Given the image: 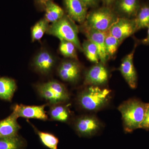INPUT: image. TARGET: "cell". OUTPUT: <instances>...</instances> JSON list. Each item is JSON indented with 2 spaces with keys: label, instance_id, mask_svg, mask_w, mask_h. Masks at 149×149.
I'll return each mask as SVG.
<instances>
[{
  "label": "cell",
  "instance_id": "obj_5",
  "mask_svg": "<svg viewBox=\"0 0 149 149\" xmlns=\"http://www.w3.org/2000/svg\"><path fill=\"white\" fill-rule=\"evenodd\" d=\"M36 88L39 95L52 105L62 104L69 100L70 94L65 86L57 80L39 84Z\"/></svg>",
  "mask_w": 149,
  "mask_h": 149
},
{
  "label": "cell",
  "instance_id": "obj_21",
  "mask_svg": "<svg viewBox=\"0 0 149 149\" xmlns=\"http://www.w3.org/2000/svg\"><path fill=\"white\" fill-rule=\"evenodd\" d=\"M134 19L137 31L148 28L149 26V5H141Z\"/></svg>",
  "mask_w": 149,
  "mask_h": 149
},
{
  "label": "cell",
  "instance_id": "obj_14",
  "mask_svg": "<svg viewBox=\"0 0 149 149\" xmlns=\"http://www.w3.org/2000/svg\"><path fill=\"white\" fill-rule=\"evenodd\" d=\"M136 47L133 51L123 59L119 70L130 88L134 89L137 86V72L133 63V58Z\"/></svg>",
  "mask_w": 149,
  "mask_h": 149
},
{
  "label": "cell",
  "instance_id": "obj_15",
  "mask_svg": "<svg viewBox=\"0 0 149 149\" xmlns=\"http://www.w3.org/2000/svg\"><path fill=\"white\" fill-rule=\"evenodd\" d=\"M113 4L117 15L130 19L135 18L141 6L140 0H116Z\"/></svg>",
  "mask_w": 149,
  "mask_h": 149
},
{
  "label": "cell",
  "instance_id": "obj_13",
  "mask_svg": "<svg viewBox=\"0 0 149 149\" xmlns=\"http://www.w3.org/2000/svg\"><path fill=\"white\" fill-rule=\"evenodd\" d=\"M33 63L36 71L47 75L54 69L56 63V58L49 51L42 50L34 58Z\"/></svg>",
  "mask_w": 149,
  "mask_h": 149
},
{
  "label": "cell",
  "instance_id": "obj_11",
  "mask_svg": "<svg viewBox=\"0 0 149 149\" xmlns=\"http://www.w3.org/2000/svg\"><path fill=\"white\" fill-rule=\"evenodd\" d=\"M67 15L74 22L83 24L88 15V8L81 0H63Z\"/></svg>",
  "mask_w": 149,
  "mask_h": 149
},
{
  "label": "cell",
  "instance_id": "obj_25",
  "mask_svg": "<svg viewBox=\"0 0 149 149\" xmlns=\"http://www.w3.org/2000/svg\"><path fill=\"white\" fill-rule=\"evenodd\" d=\"M77 48L73 43L66 40H60L59 50L65 57L77 60Z\"/></svg>",
  "mask_w": 149,
  "mask_h": 149
},
{
  "label": "cell",
  "instance_id": "obj_26",
  "mask_svg": "<svg viewBox=\"0 0 149 149\" xmlns=\"http://www.w3.org/2000/svg\"><path fill=\"white\" fill-rule=\"evenodd\" d=\"M120 43L119 40L110 34L108 31H107L105 39V45L108 58L112 57L114 55Z\"/></svg>",
  "mask_w": 149,
  "mask_h": 149
},
{
  "label": "cell",
  "instance_id": "obj_18",
  "mask_svg": "<svg viewBox=\"0 0 149 149\" xmlns=\"http://www.w3.org/2000/svg\"><path fill=\"white\" fill-rule=\"evenodd\" d=\"M44 10L45 11L44 18L49 23H52L58 21L65 14L64 10L53 1L46 4Z\"/></svg>",
  "mask_w": 149,
  "mask_h": 149
},
{
  "label": "cell",
  "instance_id": "obj_7",
  "mask_svg": "<svg viewBox=\"0 0 149 149\" xmlns=\"http://www.w3.org/2000/svg\"><path fill=\"white\" fill-rule=\"evenodd\" d=\"M81 72V66L76 60L63 61L58 68L59 77L62 80L68 83L77 82L80 78Z\"/></svg>",
  "mask_w": 149,
  "mask_h": 149
},
{
  "label": "cell",
  "instance_id": "obj_4",
  "mask_svg": "<svg viewBox=\"0 0 149 149\" xmlns=\"http://www.w3.org/2000/svg\"><path fill=\"white\" fill-rule=\"evenodd\" d=\"M118 17L113 10L106 6L94 8L88 13L83 24L98 31L107 32Z\"/></svg>",
  "mask_w": 149,
  "mask_h": 149
},
{
  "label": "cell",
  "instance_id": "obj_20",
  "mask_svg": "<svg viewBox=\"0 0 149 149\" xmlns=\"http://www.w3.org/2000/svg\"><path fill=\"white\" fill-rule=\"evenodd\" d=\"M26 141L18 135L11 138H0V149H24Z\"/></svg>",
  "mask_w": 149,
  "mask_h": 149
},
{
  "label": "cell",
  "instance_id": "obj_29",
  "mask_svg": "<svg viewBox=\"0 0 149 149\" xmlns=\"http://www.w3.org/2000/svg\"><path fill=\"white\" fill-rule=\"evenodd\" d=\"M53 0H35V3L36 6L40 9H45L46 4Z\"/></svg>",
  "mask_w": 149,
  "mask_h": 149
},
{
  "label": "cell",
  "instance_id": "obj_2",
  "mask_svg": "<svg viewBox=\"0 0 149 149\" xmlns=\"http://www.w3.org/2000/svg\"><path fill=\"white\" fill-rule=\"evenodd\" d=\"M110 91L108 89L91 86L79 93L77 101L83 109L96 111L106 106L110 99Z\"/></svg>",
  "mask_w": 149,
  "mask_h": 149
},
{
  "label": "cell",
  "instance_id": "obj_1",
  "mask_svg": "<svg viewBox=\"0 0 149 149\" xmlns=\"http://www.w3.org/2000/svg\"><path fill=\"white\" fill-rule=\"evenodd\" d=\"M148 105L137 99H131L119 106L118 109L122 115L123 126L126 132H131L141 128Z\"/></svg>",
  "mask_w": 149,
  "mask_h": 149
},
{
  "label": "cell",
  "instance_id": "obj_3",
  "mask_svg": "<svg viewBox=\"0 0 149 149\" xmlns=\"http://www.w3.org/2000/svg\"><path fill=\"white\" fill-rule=\"evenodd\" d=\"M74 22L65 14L58 21L50 24L47 33L57 37L60 40L71 42L77 49L82 52V45L78 38L79 29Z\"/></svg>",
  "mask_w": 149,
  "mask_h": 149
},
{
  "label": "cell",
  "instance_id": "obj_24",
  "mask_svg": "<svg viewBox=\"0 0 149 149\" xmlns=\"http://www.w3.org/2000/svg\"><path fill=\"white\" fill-rule=\"evenodd\" d=\"M45 18L40 19L32 27L31 30V38L32 42L39 41L47 33L49 24Z\"/></svg>",
  "mask_w": 149,
  "mask_h": 149
},
{
  "label": "cell",
  "instance_id": "obj_22",
  "mask_svg": "<svg viewBox=\"0 0 149 149\" xmlns=\"http://www.w3.org/2000/svg\"><path fill=\"white\" fill-rule=\"evenodd\" d=\"M31 125L39 136L41 143L45 146L50 149H58L59 140L52 133L40 131L32 124Z\"/></svg>",
  "mask_w": 149,
  "mask_h": 149
},
{
  "label": "cell",
  "instance_id": "obj_12",
  "mask_svg": "<svg viewBox=\"0 0 149 149\" xmlns=\"http://www.w3.org/2000/svg\"><path fill=\"white\" fill-rule=\"evenodd\" d=\"M108 78L107 69L104 65L99 63L91 67L85 73V84L97 86L106 83Z\"/></svg>",
  "mask_w": 149,
  "mask_h": 149
},
{
  "label": "cell",
  "instance_id": "obj_9",
  "mask_svg": "<svg viewBox=\"0 0 149 149\" xmlns=\"http://www.w3.org/2000/svg\"><path fill=\"white\" fill-rule=\"evenodd\" d=\"M98 119L92 116H83L77 118L74 127L79 136L88 137L95 135L100 129Z\"/></svg>",
  "mask_w": 149,
  "mask_h": 149
},
{
  "label": "cell",
  "instance_id": "obj_16",
  "mask_svg": "<svg viewBox=\"0 0 149 149\" xmlns=\"http://www.w3.org/2000/svg\"><path fill=\"white\" fill-rule=\"evenodd\" d=\"M17 118L13 112L8 117L0 120V138H11L18 135L20 126L17 122Z\"/></svg>",
  "mask_w": 149,
  "mask_h": 149
},
{
  "label": "cell",
  "instance_id": "obj_27",
  "mask_svg": "<svg viewBox=\"0 0 149 149\" xmlns=\"http://www.w3.org/2000/svg\"><path fill=\"white\" fill-rule=\"evenodd\" d=\"M88 8H97L98 7L100 0H81Z\"/></svg>",
  "mask_w": 149,
  "mask_h": 149
},
{
  "label": "cell",
  "instance_id": "obj_8",
  "mask_svg": "<svg viewBox=\"0 0 149 149\" xmlns=\"http://www.w3.org/2000/svg\"><path fill=\"white\" fill-rule=\"evenodd\" d=\"M81 29L88 40L93 42L98 49L100 61L105 65L108 58L106 50L105 39L107 32H102L87 27L83 24Z\"/></svg>",
  "mask_w": 149,
  "mask_h": 149
},
{
  "label": "cell",
  "instance_id": "obj_28",
  "mask_svg": "<svg viewBox=\"0 0 149 149\" xmlns=\"http://www.w3.org/2000/svg\"><path fill=\"white\" fill-rule=\"evenodd\" d=\"M141 128L149 130V104L146 112L145 118L141 124Z\"/></svg>",
  "mask_w": 149,
  "mask_h": 149
},
{
  "label": "cell",
  "instance_id": "obj_10",
  "mask_svg": "<svg viewBox=\"0 0 149 149\" xmlns=\"http://www.w3.org/2000/svg\"><path fill=\"white\" fill-rule=\"evenodd\" d=\"M46 105L40 106H27L15 104L13 107V112L17 118H35L43 120H47L48 117L45 107Z\"/></svg>",
  "mask_w": 149,
  "mask_h": 149
},
{
  "label": "cell",
  "instance_id": "obj_6",
  "mask_svg": "<svg viewBox=\"0 0 149 149\" xmlns=\"http://www.w3.org/2000/svg\"><path fill=\"white\" fill-rule=\"evenodd\" d=\"M108 31L121 43L137 31L134 18L118 17Z\"/></svg>",
  "mask_w": 149,
  "mask_h": 149
},
{
  "label": "cell",
  "instance_id": "obj_30",
  "mask_svg": "<svg viewBox=\"0 0 149 149\" xmlns=\"http://www.w3.org/2000/svg\"><path fill=\"white\" fill-rule=\"evenodd\" d=\"M148 33L147 37L142 40V43L144 45H149V26L148 27Z\"/></svg>",
  "mask_w": 149,
  "mask_h": 149
},
{
  "label": "cell",
  "instance_id": "obj_23",
  "mask_svg": "<svg viewBox=\"0 0 149 149\" xmlns=\"http://www.w3.org/2000/svg\"><path fill=\"white\" fill-rule=\"evenodd\" d=\"M82 52L90 61L95 63H99L100 61L97 48L90 40H85L82 45Z\"/></svg>",
  "mask_w": 149,
  "mask_h": 149
},
{
  "label": "cell",
  "instance_id": "obj_17",
  "mask_svg": "<svg viewBox=\"0 0 149 149\" xmlns=\"http://www.w3.org/2000/svg\"><path fill=\"white\" fill-rule=\"evenodd\" d=\"M16 89L15 80L9 77H0V99L10 101Z\"/></svg>",
  "mask_w": 149,
  "mask_h": 149
},
{
  "label": "cell",
  "instance_id": "obj_19",
  "mask_svg": "<svg viewBox=\"0 0 149 149\" xmlns=\"http://www.w3.org/2000/svg\"><path fill=\"white\" fill-rule=\"evenodd\" d=\"M49 113L52 120L61 122H67L70 117L69 109L61 104L52 105Z\"/></svg>",
  "mask_w": 149,
  "mask_h": 149
},
{
  "label": "cell",
  "instance_id": "obj_31",
  "mask_svg": "<svg viewBox=\"0 0 149 149\" xmlns=\"http://www.w3.org/2000/svg\"><path fill=\"white\" fill-rule=\"evenodd\" d=\"M106 6H110L114 4L116 0H102Z\"/></svg>",
  "mask_w": 149,
  "mask_h": 149
}]
</instances>
